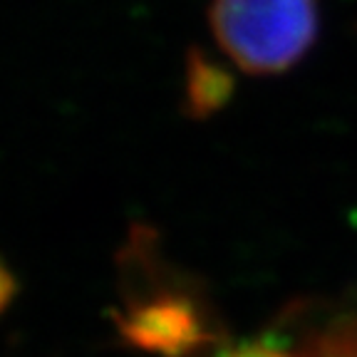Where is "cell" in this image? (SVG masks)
Returning a JSON list of instances; mask_svg holds the SVG:
<instances>
[{"label": "cell", "instance_id": "5b68a950", "mask_svg": "<svg viewBox=\"0 0 357 357\" xmlns=\"http://www.w3.org/2000/svg\"><path fill=\"white\" fill-rule=\"evenodd\" d=\"M221 357H298L296 350H290L278 337H256V340H245L238 345L223 350Z\"/></svg>", "mask_w": 357, "mask_h": 357}, {"label": "cell", "instance_id": "8992f818", "mask_svg": "<svg viewBox=\"0 0 357 357\" xmlns=\"http://www.w3.org/2000/svg\"><path fill=\"white\" fill-rule=\"evenodd\" d=\"M15 290H17L15 275L8 271L6 263L0 261V312L10 305V301L15 298Z\"/></svg>", "mask_w": 357, "mask_h": 357}, {"label": "cell", "instance_id": "3957f363", "mask_svg": "<svg viewBox=\"0 0 357 357\" xmlns=\"http://www.w3.org/2000/svg\"><path fill=\"white\" fill-rule=\"evenodd\" d=\"M234 82L221 67L208 62L206 57L189 60V102L194 114H208L218 109L231 97Z\"/></svg>", "mask_w": 357, "mask_h": 357}, {"label": "cell", "instance_id": "6da1fadb", "mask_svg": "<svg viewBox=\"0 0 357 357\" xmlns=\"http://www.w3.org/2000/svg\"><path fill=\"white\" fill-rule=\"evenodd\" d=\"M208 25L243 73L278 75L315 43L318 0H213Z\"/></svg>", "mask_w": 357, "mask_h": 357}, {"label": "cell", "instance_id": "7a4b0ae2", "mask_svg": "<svg viewBox=\"0 0 357 357\" xmlns=\"http://www.w3.org/2000/svg\"><path fill=\"white\" fill-rule=\"evenodd\" d=\"M117 330L124 342L159 357H191L213 342L199 298L169 288L129 301Z\"/></svg>", "mask_w": 357, "mask_h": 357}, {"label": "cell", "instance_id": "277c9868", "mask_svg": "<svg viewBox=\"0 0 357 357\" xmlns=\"http://www.w3.org/2000/svg\"><path fill=\"white\" fill-rule=\"evenodd\" d=\"M298 357H357V315H337L296 347Z\"/></svg>", "mask_w": 357, "mask_h": 357}]
</instances>
